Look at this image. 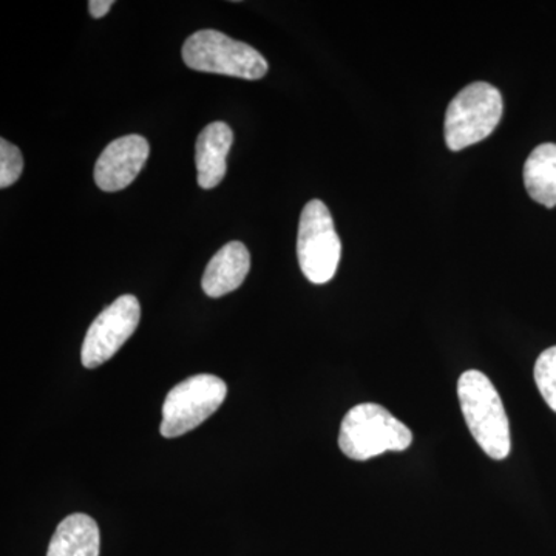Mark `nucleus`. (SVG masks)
<instances>
[{
  "label": "nucleus",
  "instance_id": "nucleus-7",
  "mask_svg": "<svg viewBox=\"0 0 556 556\" xmlns=\"http://www.w3.org/2000/svg\"><path fill=\"white\" fill-rule=\"evenodd\" d=\"M141 318V306L135 295L126 294L116 299L102 311L90 325L84 339L80 358L86 368L101 367L121 350L137 331Z\"/></svg>",
  "mask_w": 556,
  "mask_h": 556
},
{
  "label": "nucleus",
  "instance_id": "nucleus-8",
  "mask_svg": "<svg viewBox=\"0 0 556 556\" xmlns=\"http://www.w3.org/2000/svg\"><path fill=\"white\" fill-rule=\"evenodd\" d=\"M149 142L141 135H127L110 142L94 166V181L104 192L126 189L149 159Z\"/></svg>",
  "mask_w": 556,
  "mask_h": 556
},
{
  "label": "nucleus",
  "instance_id": "nucleus-11",
  "mask_svg": "<svg viewBox=\"0 0 556 556\" xmlns=\"http://www.w3.org/2000/svg\"><path fill=\"white\" fill-rule=\"evenodd\" d=\"M100 527L86 514H73L56 527L47 556H100Z\"/></svg>",
  "mask_w": 556,
  "mask_h": 556
},
{
  "label": "nucleus",
  "instance_id": "nucleus-1",
  "mask_svg": "<svg viewBox=\"0 0 556 556\" xmlns=\"http://www.w3.org/2000/svg\"><path fill=\"white\" fill-rule=\"evenodd\" d=\"M457 397L471 437L492 459L510 453V426L495 386L477 369L464 372L457 382Z\"/></svg>",
  "mask_w": 556,
  "mask_h": 556
},
{
  "label": "nucleus",
  "instance_id": "nucleus-10",
  "mask_svg": "<svg viewBox=\"0 0 556 556\" xmlns=\"http://www.w3.org/2000/svg\"><path fill=\"white\" fill-rule=\"evenodd\" d=\"M251 269V255L241 241L225 244L208 262L201 287L208 298H223L243 285Z\"/></svg>",
  "mask_w": 556,
  "mask_h": 556
},
{
  "label": "nucleus",
  "instance_id": "nucleus-6",
  "mask_svg": "<svg viewBox=\"0 0 556 556\" xmlns=\"http://www.w3.org/2000/svg\"><path fill=\"white\" fill-rule=\"evenodd\" d=\"M298 257L311 283L325 285L338 273L342 241L327 204L313 200L303 207L298 237Z\"/></svg>",
  "mask_w": 556,
  "mask_h": 556
},
{
  "label": "nucleus",
  "instance_id": "nucleus-5",
  "mask_svg": "<svg viewBox=\"0 0 556 556\" xmlns=\"http://www.w3.org/2000/svg\"><path fill=\"white\" fill-rule=\"evenodd\" d=\"M228 396L225 380L212 375H197L172 388L163 405L160 431L174 439L189 433L214 415Z\"/></svg>",
  "mask_w": 556,
  "mask_h": 556
},
{
  "label": "nucleus",
  "instance_id": "nucleus-4",
  "mask_svg": "<svg viewBox=\"0 0 556 556\" xmlns=\"http://www.w3.org/2000/svg\"><path fill=\"white\" fill-rule=\"evenodd\" d=\"M500 90L486 83H473L460 90L445 113L444 135L453 152L478 144L490 137L503 118Z\"/></svg>",
  "mask_w": 556,
  "mask_h": 556
},
{
  "label": "nucleus",
  "instance_id": "nucleus-14",
  "mask_svg": "<svg viewBox=\"0 0 556 556\" xmlns=\"http://www.w3.org/2000/svg\"><path fill=\"white\" fill-rule=\"evenodd\" d=\"M24 159L21 150L7 139H0V188L7 189L21 178Z\"/></svg>",
  "mask_w": 556,
  "mask_h": 556
},
{
  "label": "nucleus",
  "instance_id": "nucleus-2",
  "mask_svg": "<svg viewBox=\"0 0 556 556\" xmlns=\"http://www.w3.org/2000/svg\"><path fill=\"white\" fill-rule=\"evenodd\" d=\"M412 442L408 427L378 404L356 405L340 426L339 447L353 460H368L387 452H405Z\"/></svg>",
  "mask_w": 556,
  "mask_h": 556
},
{
  "label": "nucleus",
  "instance_id": "nucleus-13",
  "mask_svg": "<svg viewBox=\"0 0 556 556\" xmlns=\"http://www.w3.org/2000/svg\"><path fill=\"white\" fill-rule=\"evenodd\" d=\"M535 382L541 396L556 413V346L548 348L538 357Z\"/></svg>",
  "mask_w": 556,
  "mask_h": 556
},
{
  "label": "nucleus",
  "instance_id": "nucleus-15",
  "mask_svg": "<svg viewBox=\"0 0 556 556\" xmlns=\"http://www.w3.org/2000/svg\"><path fill=\"white\" fill-rule=\"evenodd\" d=\"M113 5H115L113 0H91L89 3L90 14L94 20H101V17H104L105 14L109 13Z\"/></svg>",
  "mask_w": 556,
  "mask_h": 556
},
{
  "label": "nucleus",
  "instance_id": "nucleus-3",
  "mask_svg": "<svg viewBox=\"0 0 556 556\" xmlns=\"http://www.w3.org/2000/svg\"><path fill=\"white\" fill-rule=\"evenodd\" d=\"M182 60L197 72L248 80L262 79L268 73V62L260 51L217 30L193 33L182 46Z\"/></svg>",
  "mask_w": 556,
  "mask_h": 556
},
{
  "label": "nucleus",
  "instance_id": "nucleus-9",
  "mask_svg": "<svg viewBox=\"0 0 556 556\" xmlns=\"http://www.w3.org/2000/svg\"><path fill=\"white\" fill-rule=\"evenodd\" d=\"M233 134L223 121L208 124L197 139L195 163L201 189L217 188L228 170L229 150L232 148Z\"/></svg>",
  "mask_w": 556,
  "mask_h": 556
},
{
  "label": "nucleus",
  "instance_id": "nucleus-12",
  "mask_svg": "<svg viewBox=\"0 0 556 556\" xmlns=\"http://www.w3.org/2000/svg\"><path fill=\"white\" fill-rule=\"evenodd\" d=\"M525 186L530 199L546 207L556 206V144L538 146L525 164Z\"/></svg>",
  "mask_w": 556,
  "mask_h": 556
}]
</instances>
